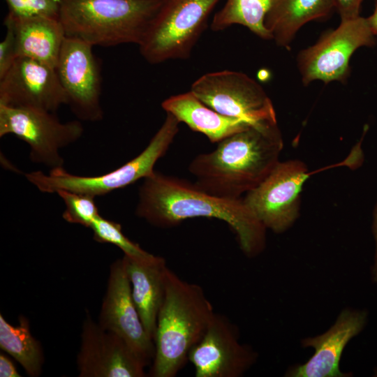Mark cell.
I'll list each match as a JSON object with an SVG mask.
<instances>
[{
	"label": "cell",
	"mask_w": 377,
	"mask_h": 377,
	"mask_svg": "<svg viewBox=\"0 0 377 377\" xmlns=\"http://www.w3.org/2000/svg\"><path fill=\"white\" fill-rule=\"evenodd\" d=\"M135 214L152 226L172 228L186 219L204 217L226 223L248 256L265 246L266 228L243 198L227 199L211 195L195 182L154 171L144 179L138 193Z\"/></svg>",
	"instance_id": "cell-1"
},
{
	"label": "cell",
	"mask_w": 377,
	"mask_h": 377,
	"mask_svg": "<svg viewBox=\"0 0 377 377\" xmlns=\"http://www.w3.org/2000/svg\"><path fill=\"white\" fill-rule=\"evenodd\" d=\"M283 147L277 121H263L224 138L211 152L198 154L188 170L207 193L239 199L270 174Z\"/></svg>",
	"instance_id": "cell-2"
},
{
	"label": "cell",
	"mask_w": 377,
	"mask_h": 377,
	"mask_svg": "<svg viewBox=\"0 0 377 377\" xmlns=\"http://www.w3.org/2000/svg\"><path fill=\"white\" fill-rule=\"evenodd\" d=\"M215 312L203 289L179 278L170 269L154 336V356L149 376L174 377L188 360Z\"/></svg>",
	"instance_id": "cell-3"
},
{
	"label": "cell",
	"mask_w": 377,
	"mask_h": 377,
	"mask_svg": "<svg viewBox=\"0 0 377 377\" xmlns=\"http://www.w3.org/2000/svg\"><path fill=\"white\" fill-rule=\"evenodd\" d=\"M163 0H61L66 37L91 46L140 45Z\"/></svg>",
	"instance_id": "cell-4"
},
{
	"label": "cell",
	"mask_w": 377,
	"mask_h": 377,
	"mask_svg": "<svg viewBox=\"0 0 377 377\" xmlns=\"http://www.w3.org/2000/svg\"><path fill=\"white\" fill-rule=\"evenodd\" d=\"M180 122L172 114L166 117L145 149L137 156L106 174L86 177L73 175L63 167L52 169L49 175L40 171L26 174L30 183L42 192L53 193L60 190L103 195L145 179L155 171L158 160L164 156L179 132Z\"/></svg>",
	"instance_id": "cell-5"
},
{
	"label": "cell",
	"mask_w": 377,
	"mask_h": 377,
	"mask_svg": "<svg viewBox=\"0 0 377 377\" xmlns=\"http://www.w3.org/2000/svg\"><path fill=\"white\" fill-rule=\"evenodd\" d=\"M220 0H163L139 49L151 64L189 58Z\"/></svg>",
	"instance_id": "cell-6"
},
{
	"label": "cell",
	"mask_w": 377,
	"mask_h": 377,
	"mask_svg": "<svg viewBox=\"0 0 377 377\" xmlns=\"http://www.w3.org/2000/svg\"><path fill=\"white\" fill-rule=\"evenodd\" d=\"M79 121L61 122L54 112L0 105V137L13 134L30 147V159L52 169L63 167L59 150L81 138Z\"/></svg>",
	"instance_id": "cell-7"
},
{
	"label": "cell",
	"mask_w": 377,
	"mask_h": 377,
	"mask_svg": "<svg viewBox=\"0 0 377 377\" xmlns=\"http://www.w3.org/2000/svg\"><path fill=\"white\" fill-rule=\"evenodd\" d=\"M190 91L221 114L251 124L276 121L273 104L263 88L243 73L225 70L206 73L191 84Z\"/></svg>",
	"instance_id": "cell-8"
},
{
	"label": "cell",
	"mask_w": 377,
	"mask_h": 377,
	"mask_svg": "<svg viewBox=\"0 0 377 377\" xmlns=\"http://www.w3.org/2000/svg\"><path fill=\"white\" fill-rule=\"evenodd\" d=\"M376 42L365 17L360 15L341 21L337 29L300 52L297 66L302 82L307 85L315 80L345 81L350 73L353 54L360 47L374 46Z\"/></svg>",
	"instance_id": "cell-9"
},
{
	"label": "cell",
	"mask_w": 377,
	"mask_h": 377,
	"mask_svg": "<svg viewBox=\"0 0 377 377\" xmlns=\"http://www.w3.org/2000/svg\"><path fill=\"white\" fill-rule=\"evenodd\" d=\"M310 175L301 161H279L265 179L247 193L243 200L266 229L282 232L298 216L301 192Z\"/></svg>",
	"instance_id": "cell-10"
},
{
	"label": "cell",
	"mask_w": 377,
	"mask_h": 377,
	"mask_svg": "<svg viewBox=\"0 0 377 377\" xmlns=\"http://www.w3.org/2000/svg\"><path fill=\"white\" fill-rule=\"evenodd\" d=\"M93 46L66 37L56 71L67 96V105L82 121H98L103 118L101 105V68Z\"/></svg>",
	"instance_id": "cell-11"
},
{
	"label": "cell",
	"mask_w": 377,
	"mask_h": 377,
	"mask_svg": "<svg viewBox=\"0 0 377 377\" xmlns=\"http://www.w3.org/2000/svg\"><path fill=\"white\" fill-rule=\"evenodd\" d=\"M77 368L80 377H144L145 362L119 336L103 329L88 311L82 324Z\"/></svg>",
	"instance_id": "cell-12"
},
{
	"label": "cell",
	"mask_w": 377,
	"mask_h": 377,
	"mask_svg": "<svg viewBox=\"0 0 377 377\" xmlns=\"http://www.w3.org/2000/svg\"><path fill=\"white\" fill-rule=\"evenodd\" d=\"M65 104L56 68L39 61L18 57L0 78V105L55 112Z\"/></svg>",
	"instance_id": "cell-13"
},
{
	"label": "cell",
	"mask_w": 377,
	"mask_h": 377,
	"mask_svg": "<svg viewBox=\"0 0 377 377\" xmlns=\"http://www.w3.org/2000/svg\"><path fill=\"white\" fill-rule=\"evenodd\" d=\"M98 323L122 338L147 365L153 360L154 341L146 332L134 303L123 258L110 267Z\"/></svg>",
	"instance_id": "cell-14"
},
{
	"label": "cell",
	"mask_w": 377,
	"mask_h": 377,
	"mask_svg": "<svg viewBox=\"0 0 377 377\" xmlns=\"http://www.w3.org/2000/svg\"><path fill=\"white\" fill-rule=\"evenodd\" d=\"M256 358L253 350L239 343L237 332L229 320L216 313L188 355L196 377H239Z\"/></svg>",
	"instance_id": "cell-15"
},
{
	"label": "cell",
	"mask_w": 377,
	"mask_h": 377,
	"mask_svg": "<svg viewBox=\"0 0 377 377\" xmlns=\"http://www.w3.org/2000/svg\"><path fill=\"white\" fill-rule=\"evenodd\" d=\"M367 320L364 311L345 309L334 325L325 333L302 341L304 347H313L314 354L304 364L287 374L293 377H345L339 369V361L348 342L357 335Z\"/></svg>",
	"instance_id": "cell-16"
},
{
	"label": "cell",
	"mask_w": 377,
	"mask_h": 377,
	"mask_svg": "<svg viewBox=\"0 0 377 377\" xmlns=\"http://www.w3.org/2000/svg\"><path fill=\"white\" fill-rule=\"evenodd\" d=\"M122 258L134 303L146 332L153 340L165 297V274L168 268L166 261L151 253L142 258L124 255Z\"/></svg>",
	"instance_id": "cell-17"
},
{
	"label": "cell",
	"mask_w": 377,
	"mask_h": 377,
	"mask_svg": "<svg viewBox=\"0 0 377 377\" xmlns=\"http://www.w3.org/2000/svg\"><path fill=\"white\" fill-rule=\"evenodd\" d=\"M3 24L13 33L17 57L31 58L56 68L66 38L59 19L16 17L7 14Z\"/></svg>",
	"instance_id": "cell-18"
},
{
	"label": "cell",
	"mask_w": 377,
	"mask_h": 377,
	"mask_svg": "<svg viewBox=\"0 0 377 377\" xmlns=\"http://www.w3.org/2000/svg\"><path fill=\"white\" fill-rule=\"evenodd\" d=\"M166 113L173 115L192 131L202 133L212 143L244 130L251 124L244 120L220 114L201 101L191 91L172 96L161 103Z\"/></svg>",
	"instance_id": "cell-19"
},
{
	"label": "cell",
	"mask_w": 377,
	"mask_h": 377,
	"mask_svg": "<svg viewBox=\"0 0 377 377\" xmlns=\"http://www.w3.org/2000/svg\"><path fill=\"white\" fill-rule=\"evenodd\" d=\"M334 8L333 0H272L264 25L278 45L288 47L302 27L327 17Z\"/></svg>",
	"instance_id": "cell-20"
},
{
	"label": "cell",
	"mask_w": 377,
	"mask_h": 377,
	"mask_svg": "<svg viewBox=\"0 0 377 377\" xmlns=\"http://www.w3.org/2000/svg\"><path fill=\"white\" fill-rule=\"evenodd\" d=\"M0 348L19 362L31 377L39 376L44 362L42 346L32 335L28 319L23 316L13 325L0 314Z\"/></svg>",
	"instance_id": "cell-21"
},
{
	"label": "cell",
	"mask_w": 377,
	"mask_h": 377,
	"mask_svg": "<svg viewBox=\"0 0 377 377\" xmlns=\"http://www.w3.org/2000/svg\"><path fill=\"white\" fill-rule=\"evenodd\" d=\"M272 0H226L211 23L214 31L224 30L232 25L246 27L258 37L269 40L270 34L264 25L265 14Z\"/></svg>",
	"instance_id": "cell-22"
},
{
	"label": "cell",
	"mask_w": 377,
	"mask_h": 377,
	"mask_svg": "<svg viewBox=\"0 0 377 377\" xmlns=\"http://www.w3.org/2000/svg\"><path fill=\"white\" fill-rule=\"evenodd\" d=\"M90 228L96 242L114 244L119 247L125 256L142 258L150 254L123 233L121 224L106 219L101 215L96 218Z\"/></svg>",
	"instance_id": "cell-23"
},
{
	"label": "cell",
	"mask_w": 377,
	"mask_h": 377,
	"mask_svg": "<svg viewBox=\"0 0 377 377\" xmlns=\"http://www.w3.org/2000/svg\"><path fill=\"white\" fill-rule=\"evenodd\" d=\"M57 193L66 205L62 216L67 222L90 228L94 221L100 215L94 197L66 190H60Z\"/></svg>",
	"instance_id": "cell-24"
},
{
	"label": "cell",
	"mask_w": 377,
	"mask_h": 377,
	"mask_svg": "<svg viewBox=\"0 0 377 377\" xmlns=\"http://www.w3.org/2000/svg\"><path fill=\"white\" fill-rule=\"evenodd\" d=\"M7 14L16 17H49L59 19L61 0H5Z\"/></svg>",
	"instance_id": "cell-25"
},
{
	"label": "cell",
	"mask_w": 377,
	"mask_h": 377,
	"mask_svg": "<svg viewBox=\"0 0 377 377\" xmlns=\"http://www.w3.org/2000/svg\"><path fill=\"white\" fill-rule=\"evenodd\" d=\"M6 28V36L0 43V78L5 75L17 57L13 33L10 28Z\"/></svg>",
	"instance_id": "cell-26"
},
{
	"label": "cell",
	"mask_w": 377,
	"mask_h": 377,
	"mask_svg": "<svg viewBox=\"0 0 377 377\" xmlns=\"http://www.w3.org/2000/svg\"><path fill=\"white\" fill-rule=\"evenodd\" d=\"M364 0H333L341 21L356 18L360 16L361 4Z\"/></svg>",
	"instance_id": "cell-27"
},
{
	"label": "cell",
	"mask_w": 377,
	"mask_h": 377,
	"mask_svg": "<svg viewBox=\"0 0 377 377\" xmlns=\"http://www.w3.org/2000/svg\"><path fill=\"white\" fill-rule=\"evenodd\" d=\"M0 376L1 377H20L15 365L6 355L0 354Z\"/></svg>",
	"instance_id": "cell-28"
},
{
	"label": "cell",
	"mask_w": 377,
	"mask_h": 377,
	"mask_svg": "<svg viewBox=\"0 0 377 377\" xmlns=\"http://www.w3.org/2000/svg\"><path fill=\"white\" fill-rule=\"evenodd\" d=\"M373 233L376 242L374 265L372 267V279L377 285V203L374 212Z\"/></svg>",
	"instance_id": "cell-29"
},
{
	"label": "cell",
	"mask_w": 377,
	"mask_h": 377,
	"mask_svg": "<svg viewBox=\"0 0 377 377\" xmlns=\"http://www.w3.org/2000/svg\"><path fill=\"white\" fill-rule=\"evenodd\" d=\"M366 19L371 32L377 37V0L374 1V10L372 15Z\"/></svg>",
	"instance_id": "cell-30"
},
{
	"label": "cell",
	"mask_w": 377,
	"mask_h": 377,
	"mask_svg": "<svg viewBox=\"0 0 377 377\" xmlns=\"http://www.w3.org/2000/svg\"><path fill=\"white\" fill-rule=\"evenodd\" d=\"M374 376H377V369H376V371H375V375H374Z\"/></svg>",
	"instance_id": "cell-31"
}]
</instances>
